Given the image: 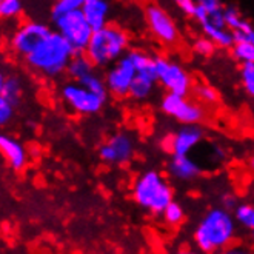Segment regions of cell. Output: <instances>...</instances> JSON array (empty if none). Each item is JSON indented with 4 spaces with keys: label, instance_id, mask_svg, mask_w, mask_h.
Returning <instances> with one entry per match:
<instances>
[{
    "label": "cell",
    "instance_id": "obj_25",
    "mask_svg": "<svg viewBox=\"0 0 254 254\" xmlns=\"http://www.w3.org/2000/svg\"><path fill=\"white\" fill-rule=\"evenodd\" d=\"M192 51L203 59H210L216 54L217 47L208 37L200 36V37H196L192 40Z\"/></svg>",
    "mask_w": 254,
    "mask_h": 254
},
{
    "label": "cell",
    "instance_id": "obj_37",
    "mask_svg": "<svg viewBox=\"0 0 254 254\" xmlns=\"http://www.w3.org/2000/svg\"><path fill=\"white\" fill-rule=\"evenodd\" d=\"M179 254H199V253H194V251H181Z\"/></svg>",
    "mask_w": 254,
    "mask_h": 254
},
{
    "label": "cell",
    "instance_id": "obj_29",
    "mask_svg": "<svg viewBox=\"0 0 254 254\" xmlns=\"http://www.w3.org/2000/svg\"><path fill=\"white\" fill-rule=\"evenodd\" d=\"M223 19H225V25L230 31L236 29L239 25H242L245 20V17L241 14V11L233 5H228V6L223 8Z\"/></svg>",
    "mask_w": 254,
    "mask_h": 254
},
{
    "label": "cell",
    "instance_id": "obj_5",
    "mask_svg": "<svg viewBox=\"0 0 254 254\" xmlns=\"http://www.w3.org/2000/svg\"><path fill=\"white\" fill-rule=\"evenodd\" d=\"M156 64V80L167 93L190 96L194 79L191 72L173 57L154 56Z\"/></svg>",
    "mask_w": 254,
    "mask_h": 254
},
{
    "label": "cell",
    "instance_id": "obj_22",
    "mask_svg": "<svg viewBox=\"0 0 254 254\" xmlns=\"http://www.w3.org/2000/svg\"><path fill=\"white\" fill-rule=\"evenodd\" d=\"M231 54L237 62H254V43L253 42H234L231 45Z\"/></svg>",
    "mask_w": 254,
    "mask_h": 254
},
{
    "label": "cell",
    "instance_id": "obj_38",
    "mask_svg": "<svg viewBox=\"0 0 254 254\" xmlns=\"http://www.w3.org/2000/svg\"><path fill=\"white\" fill-rule=\"evenodd\" d=\"M137 2H146V3H149L151 0H137Z\"/></svg>",
    "mask_w": 254,
    "mask_h": 254
},
{
    "label": "cell",
    "instance_id": "obj_27",
    "mask_svg": "<svg viewBox=\"0 0 254 254\" xmlns=\"http://www.w3.org/2000/svg\"><path fill=\"white\" fill-rule=\"evenodd\" d=\"M241 83L244 91L253 97L254 96V62H247L241 65Z\"/></svg>",
    "mask_w": 254,
    "mask_h": 254
},
{
    "label": "cell",
    "instance_id": "obj_8",
    "mask_svg": "<svg viewBox=\"0 0 254 254\" xmlns=\"http://www.w3.org/2000/svg\"><path fill=\"white\" fill-rule=\"evenodd\" d=\"M160 111L182 125H200L206 117V111L199 102L173 93H165L160 99Z\"/></svg>",
    "mask_w": 254,
    "mask_h": 254
},
{
    "label": "cell",
    "instance_id": "obj_23",
    "mask_svg": "<svg viewBox=\"0 0 254 254\" xmlns=\"http://www.w3.org/2000/svg\"><path fill=\"white\" fill-rule=\"evenodd\" d=\"M83 86H86L89 91H93L102 97H108V91H107V85H105V80L97 74V71H93L91 74H88V76L80 82Z\"/></svg>",
    "mask_w": 254,
    "mask_h": 254
},
{
    "label": "cell",
    "instance_id": "obj_24",
    "mask_svg": "<svg viewBox=\"0 0 254 254\" xmlns=\"http://www.w3.org/2000/svg\"><path fill=\"white\" fill-rule=\"evenodd\" d=\"M22 0H0V20H11L22 14Z\"/></svg>",
    "mask_w": 254,
    "mask_h": 254
},
{
    "label": "cell",
    "instance_id": "obj_15",
    "mask_svg": "<svg viewBox=\"0 0 254 254\" xmlns=\"http://www.w3.org/2000/svg\"><path fill=\"white\" fill-rule=\"evenodd\" d=\"M80 11L94 31L110 22L111 2L110 0H83Z\"/></svg>",
    "mask_w": 254,
    "mask_h": 254
},
{
    "label": "cell",
    "instance_id": "obj_17",
    "mask_svg": "<svg viewBox=\"0 0 254 254\" xmlns=\"http://www.w3.org/2000/svg\"><path fill=\"white\" fill-rule=\"evenodd\" d=\"M156 86V76H151V74H136V77H134L128 89V96L136 102H146L154 94Z\"/></svg>",
    "mask_w": 254,
    "mask_h": 254
},
{
    "label": "cell",
    "instance_id": "obj_9",
    "mask_svg": "<svg viewBox=\"0 0 254 254\" xmlns=\"http://www.w3.org/2000/svg\"><path fill=\"white\" fill-rule=\"evenodd\" d=\"M145 23L151 36L163 47H174L181 40V31L170 12L157 5L148 3L145 8Z\"/></svg>",
    "mask_w": 254,
    "mask_h": 254
},
{
    "label": "cell",
    "instance_id": "obj_11",
    "mask_svg": "<svg viewBox=\"0 0 254 254\" xmlns=\"http://www.w3.org/2000/svg\"><path fill=\"white\" fill-rule=\"evenodd\" d=\"M51 31L53 29L42 22H36V20L23 22L16 28V31H14L11 36V40H9L11 50L17 56L25 57L26 54L31 53Z\"/></svg>",
    "mask_w": 254,
    "mask_h": 254
},
{
    "label": "cell",
    "instance_id": "obj_10",
    "mask_svg": "<svg viewBox=\"0 0 254 254\" xmlns=\"http://www.w3.org/2000/svg\"><path fill=\"white\" fill-rule=\"evenodd\" d=\"M136 154V140L128 131H117L99 148L100 159L110 165H125Z\"/></svg>",
    "mask_w": 254,
    "mask_h": 254
},
{
    "label": "cell",
    "instance_id": "obj_6",
    "mask_svg": "<svg viewBox=\"0 0 254 254\" xmlns=\"http://www.w3.org/2000/svg\"><path fill=\"white\" fill-rule=\"evenodd\" d=\"M61 99L69 111L80 116H94L100 113L107 103V97L89 91L80 82L74 80L66 82L61 88Z\"/></svg>",
    "mask_w": 254,
    "mask_h": 254
},
{
    "label": "cell",
    "instance_id": "obj_32",
    "mask_svg": "<svg viewBox=\"0 0 254 254\" xmlns=\"http://www.w3.org/2000/svg\"><path fill=\"white\" fill-rule=\"evenodd\" d=\"M14 113H16V107L0 96V128L6 127L12 121Z\"/></svg>",
    "mask_w": 254,
    "mask_h": 254
},
{
    "label": "cell",
    "instance_id": "obj_28",
    "mask_svg": "<svg viewBox=\"0 0 254 254\" xmlns=\"http://www.w3.org/2000/svg\"><path fill=\"white\" fill-rule=\"evenodd\" d=\"M236 219L248 230H254V210L248 203H242L236 206Z\"/></svg>",
    "mask_w": 254,
    "mask_h": 254
},
{
    "label": "cell",
    "instance_id": "obj_16",
    "mask_svg": "<svg viewBox=\"0 0 254 254\" xmlns=\"http://www.w3.org/2000/svg\"><path fill=\"white\" fill-rule=\"evenodd\" d=\"M168 174L181 182H188L200 176L202 170L197 162H194L190 154L188 156H171L168 165H167Z\"/></svg>",
    "mask_w": 254,
    "mask_h": 254
},
{
    "label": "cell",
    "instance_id": "obj_34",
    "mask_svg": "<svg viewBox=\"0 0 254 254\" xmlns=\"http://www.w3.org/2000/svg\"><path fill=\"white\" fill-rule=\"evenodd\" d=\"M222 202H223V206H225V210H228V208H233L236 205V197L233 196V194H225Z\"/></svg>",
    "mask_w": 254,
    "mask_h": 254
},
{
    "label": "cell",
    "instance_id": "obj_3",
    "mask_svg": "<svg viewBox=\"0 0 254 254\" xmlns=\"http://www.w3.org/2000/svg\"><path fill=\"white\" fill-rule=\"evenodd\" d=\"M234 237V220L225 208L206 213L194 233V241L203 253H213L227 247Z\"/></svg>",
    "mask_w": 254,
    "mask_h": 254
},
{
    "label": "cell",
    "instance_id": "obj_33",
    "mask_svg": "<svg viewBox=\"0 0 254 254\" xmlns=\"http://www.w3.org/2000/svg\"><path fill=\"white\" fill-rule=\"evenodd\" d=\"M173 2L185 14V16L192 17L194 9H196V0H173Z\"/></svg>",
    "mask_w": 254,
    "mask_h": 254
},
{
    "label": "cell",
    "instance_id": "obj_20",
    "mask_svg": "<svg viewBox=\"0 0 254 254\" xmlns=\"http://www.w3.org/2000/svg\"><path fill=\"white\" fill-rule=\"evenodd\" d=\"M0 96L12 103L14 107L19 105L23 96V80L17 74H9V76L5 77L3 86L0 89Z\"/></svg>",
    "mask_w": 254,
    "mask_h": 254
},
{
    "label": "cell",
    "instance_id": "obj_31",
    "mask_svg": "<svg viewBox=\"0 0 254 254\" xmlns=\"http://www.w3.org/2000/svg\"><path fill=\"white\" fill-rule=\"evenodd\" d=\"M163 217H165V220L168 223H171V225H176V223L179 222H182L184 219V210H182V206L179 205L177 202L171 200L167 206H165V210L162 211Z\"/></svg>",
    "mask_w": 254,
    "mask_h": 254
},
{
    "label": "cell",
    "instance_id": "obj_18",
    "mask_svg": "<svg viewBox=\"0 0 254 254\" xmlns=\"http://www.w3.org/2000/svg\"><path fill=\"white\" fill-rule=\"evenodd\" d=\"M93 71H96V66L85 53H74L66 65L65 74H68V77L74 82H82Z\"/></svg>",
    "mask_w": 254,
    "mask_h": 254
},
{
    "label": "cell",
    "instance_id": "obj_13",
    "mask_svg": "<svg viewBox=\"0 0 254 254\" xmlns=\"http://www.w3.org/2000/svg\"><path fill=\"white\" fill-rule=\"evenodd\" d=\"M203 139L200 125H182L163 139L162 145L171 156H188Z\"/></svg>",
    "mask_w": 254,
    "mask_h": 254
},
{
    "label": "cell",
    "instance_id": "obj_30",
    "mask_svg": "<svg viewBox=\"0 0 254 254\" xmlns=\"http://www.w3.org/2000/svg\"><path fill=\"white\" fill-rule=\"evenodd\" d=\"M234 42H253L254 43V28L248 19L244 20L242 25H239L236 29H233Z\"/></svg>",
    "mask_w": 254,
    "mask_h": 254
},
{
    "label": "cell",
    "instance_id": "obj_4",
    "mask_svg": "<svg viewBox=\"0 0 254 254\" xmlns=\"http://www.w3.org/2000/svg\"><path fill=\"white\" fill-rule=\"evenodd\" d=\"M132 197L142 208L154 214H162L173 200V190L159 171L149 170L137 177L132 188Z\"/></svg>",
    "mask_w": 254,
    "mask_h": 254
},
{
    "label": "cell",
    "instance_id": "obj_36",
    "mask_svg": "<svg viewBox=\"0 0 254 254\" xmlns=\"http://www.w3.org/2000/svg\"><path fill=\"white\" fill-rule=\"evenodd\" d=\"M5 77H6V74L3 72V69H2V68H0V89H2V86H3Z\"/></svg>",
    "mask_w": 254,
    "mask_h": 254
},
{
    "label": "cell",
    "instance_id": "obj_12",
    "mask_svg": "<svg viewBox=\"0 0 254 254\" xmlns=\"http://www.w3.org/2000/svg\"><path fill=\"white\" fill-rule=\"evenodd\" d=\"M136 68H134L132 62L129 61V57L125 54L124 57L119 59L117 62L108 66V71L103 76L107 85V91L108 94L117 97V99H124L128 96V89L136 77Z\"/></svg>",
    "mask_w": 254,
    "mask_h": 254
},
{
    "label": "cell",
    "instance_id": "obj_21",
    "mask_svg": "<svg viewBox=\"0 0 254 254\" xmlns=\"http://www.w3.org/2000/svg\"><path fill=\"white\" fill-rule=\"evenodd\" d=\"M191 91H194V96H196L200 105L213 107V105H217L220 100L219 91L210 83H194Z\"/></svg>",
    "mask_w": 254,
    "mask_h": 254
},
{
    "label": "cell",
    "instance_id": "obj_26",
    "mask_svg": "<svg viewBox=\"0 0 254 254\" xmlns=\"http://www.w3.org/2000/svg\"><path fill=\"white\" fill-rule=\"evenodd\" d=\"M83 5V0H56L51 8V16L59 17L71 11H79Z\"/></svg>",
    "mask_w": 254,
    "mask_h": 254
},
{
    "label": "cell",
    "instance_id": "obj_14",
    "mask_svg": "<svg viewBox=\"0 0 254 254\" xmlns=\"http://www.w3.org/2000/svg\"><path fill=\"white\" fill-rule=\"evenodd\" d=\"M0 154L14 171H22L28 165V149L16 137L0 131Z\"/></svg>",
    "mask_w": 254,
    "mask_h": 254
},
{
    "label": "cell",
    "instance_id": "obj_1",
    "mask_svg": "<svg viewBox=\"0 0 254 254\" xmlns=\"http://www.w3.org/2000/svg\"><path fill=\"white\" fill-rule=\"evenodd\" d=\"M129 45L131 37L127 29L108 22L94 29L83 53L96 68H108L128 53Z\"/></svg>",
    "mask_w": 254,
    "mask_h": 254
},
{
    "label": "cell",
    "instance_id": "obj_19",
    "mask_svg": "<svg viewBox=\"0 0 254 254\" xmlns=\"http://www.w3.org/2000/svg\"><path fill=\"white\" fill-rule=\"evenodd\" d=\"M127 56L132 62L137 74H151V76H156L154 56L151 53H148L142 48H132V50H128Z\"/></svg>",
    "mask_w": 254,
    "mask_h": 254
},
{
    "label": "cell",
    "instance_id": "obj_35",
    "mask_svg": "<svg viewBox=\"0 0 254 254\" xmlns=\"http://www.w3.org/2000/svg\"><path fill=\"white\" fill-rule=\"evenodd\" d=\"M223 254H250V253H247V251H244V250H239V248H231V250L225 251Z\"/></svg>",
    "mask_w": 254,
    "mask_h": 254
},
{
    "label": "cell",
    "instance_id": "obj_2",
    "mask_svg": "<svg viewBox=\"0 0 254 254\" xmlns=\"http://www.w3.org/2000/svg\"><path fill=\"white\" fill-rule=\"evenodd\" d=\"M72 54L71 45L59 33L51 31L31 53L25 56V62L40 76L59 77L65 74Z\"/></svg>",
    "mask_w": 254,
    "mask_h": 254
},
{
    "label": "cell",
    "instance_id": "obj_7",
    "mask_svg": "<svg viewBox=\"0 0 254 254\" xmlns=\"http://www.w3.org/2000/svg\"><path fill=\"white\" fill-rule=\"evenodd\" d=\"M54 31L61 34L74 50V53H83L89 37L93 34V28L88 25L82 11H71L64 16L53 19Z\"/></svg>",
    "mask_w": 254,
    "mask_h": 254
}]
</instances>
